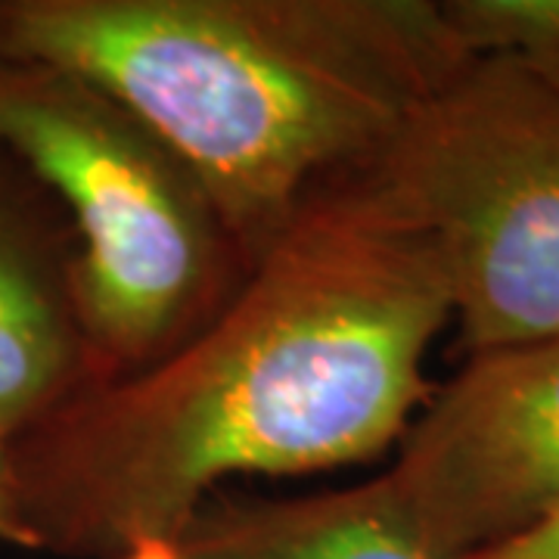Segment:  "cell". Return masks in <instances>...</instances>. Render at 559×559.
<instances>
[{"instance_id": "obj_5", "label": "cell", "mask_w": 559, "mask_h": 559, "mask_svg": "<svg viewBox=\"0 0 559 559\" xmlns=\"http://www.w3.org/2000/svg\"><path fill=\"white\" fill-rule=\"evenodd\" d=\"M373 488L436 559L469 557L547 513L559 500V336L463 358Z\"/></svg>"}, {"instance_id": "obj_7", "label": "cell", "mask_w": 559, "mask_h": 559, "mask_svg": "<svg viewBox=\"0 0 559 559\" xmlns=\"http://www.w3.org/2000/svg\"><path fill=\"white\" fill-rule=\"evenodd\" d=\"M190 559H436L411 538L373 479L299 495H212L183 525Z\"/></svg>"}, {"instance_id": "obj_4", "label": "cell", "mask_w": 559, "mask_h": 559, "mask_svg": "<svg viewBox=\"0 0 559 559\" xmlns=\"http://www.w3.org/2000/svg\"><path fill=\"white\" fill-rule=\"evenodd\" d=\"M436 246L463 358L559 336V94L473 57L367 165Z\"/></svg>"}, {"instance_id": "obj_2", "label": "cell", "mask_w": 559, "mask_h": 559, "mask_svg": "<svg viewBox=\"0 0 559 559\" xmlns=\"http://www.w3.org/2000/svg\"><path fill=\"white\" fill-rule=\"evenodd\" d=\"M0 57L97 84L200 175L252 267L466 50L441 0H0Z\"/></svg>"}, {"instance_id": "obj_1", "label": "cell", "mask_w": 559, "mask_h": 559, "mask_svg": "<svg viewBox=\"0 0 559 559\" xmlns=\"http://www.w3.org/2000/svg\"><path fill=\"white\" fill-rule=\"evenodd\" d=\"M454 320L439 252L370 168L326 180L197 336L87 382L10 441L32 547L116 559L180 538L234 476H308L392 451Z\"/></svg>"}, {"instance_id": "obj_8", "label": "cell", "mask_w": 559, "mask_h": 559, "mask_svg": "<svg viewBox=\"0 0 559 559\" xmlns=\"http://www.w3.org/2000/svg\"><path fill=\"white\" fill-rule=\"evenodd\" d=\"M476 57H503L559 94V0H441Z\"/></svg>"}, {"instance_id": "obj_10", "label": "cell", "mask_w": 559, "mask_h": 559, "mask_svg": "<svg viewBox=\"0 0 559 559\" xmlns=\"http://www.w3.org/2000/svg\"><path fill=\"white\" fill-rule=\"evenodd\" d=\"M0 544L35 550L25 532L16 503V485H13V466H10V441L0 439Z\"/></svg>"}, {"instance_id": "obj_6", "label": "cell", "mask_w": 559, "mask_h": 559, "mask_svg": "<svg viewBox=\"0 0 559 559\" xmlns=\"http://www.w3.org/2000/svg\"><path fill=\"white\" fill-rule=\"evenodd\" d=\"M72 224L0 146V439L13 441L91 382Z\"/></svg>"}, {"instance_id": "obj_3", "label": "cell", "mask_w": 559, "mask_h": 559, "mask_svg": "<svg viewBox=\"0 0 559 559\" xmlns=\"http://www.w3.org/2000/svg\"><path fill=\"white\" fill-rule=\"evenodd\" d=\"M0 146L72 224L91 382L171 355L249 274L190 162L97 84L0 57Z\"/></svg>"}, {"instance_id": "obj_11", "label": "cell", "mask_w": 559, "mask_h": 559, "mask_svg": "<svg viewBox=\"0 0 559 559\" xmlns=\"http://www.w3.org/2000/svg\"><path fill=\"white\" fill-rule=\"evenodd\" d=\"M116 559H190L180 538H140Z\"/></svg>"}, {"instance_id": "obj_9", "label": "cell", "mask_w": 559, "mask_h": 559, "mask_svg": "<svg viewBox=\"0 0 559 559\" xmlns=\"http://www.w3.org/2000/svg\"><path fill=\"white\" fill-rule=\"evenodd\" d=\"M460 559H559V500L516 535Z\"/></svg>"}]
</instances>
